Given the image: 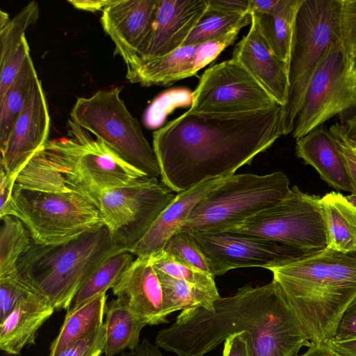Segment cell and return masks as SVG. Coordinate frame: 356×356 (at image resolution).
I'll use <instances>...</instances> for the list:
<instances>
[{
	"label": "cell",
	"instance_id": "cell-12",
	"mask_svg": "<svg viewBox=\"0 0 356 356\" xmlns=\"http://www.w3.org/2000/svg\"><path fill=\"white\" fill-rule=\"evenodd\" d=\"M175 196L158 178L145 176L104 192L98 208L113 241L129 251Z\"/></svg>",
	"mask_w": 356,
	"mask_h": 356
},
{
	"label": "cell",
	"instance_id": "cell-30",
	"mask_svg": "<svg viewBox=\"0 0 356 356\" xmlns=\"http://www.w3.org/2000/svg\"><path fill=\"white\" fill-rule=\"evenodd\" d=\"M1 220L0 277H3L17 273V264L30 248L33 240L19 218L6 216Z\"/></svg>",
	"mask_w": 356,
	"mask_h": 356
},
{
	"label": "cell",
	"instance_id": "cell-9",
	"mask_svg": "<svg viewBox=\"0 0 356 356\" xmlns=\"http://www.w3.org/2000/svg\"><path fill=\"white\" fill-rule=\"evenodd\" d=\"M115 87L76 99L71 120L94 134L112 152L149 177H161L159 163L140 124L127 109Z\"/></svg>",
	"mask_w": 356,
	"mask_h": 356
},
{
	"label": "cell",
	"instance_id": "cell-49",
	"mask_svg": "<svg viewBox=\"0 0 356 356\" xmlns=\"http://www.w3.org/2000/svg\"><path fill=\"white\" fill-rule=\"evenodd\" d=\"M330 343L342 356H356V338L341 341L332 339Z\"/></svg>",
	"mask_w": 356,
	"mask_h": 356
},
{
	"label": "cell",
	"instance_id": "cell-17",
	"mask_svg": "<svg viewBox=\"0 0 356 356\" xmlns=\"http://www.w3.org/2000/svg\"><path fill=\"white\" fill-rule=\"evenodd\" d=\"M207 7V0H158L150 31L134 65L165 56L183 46Z\"/></svg>",
	"mask_w": 356,
	"mask_h": 356
},
{
	"label": "cell",
	"instance_id": "cell-8",
	"mask_svg": "<svg viewBox=\"0 0 356 356\" xmlns=\"http://www.w3.org/2000/svg\"><path fill=\"white\" fill-rule=\"evenodd\" d=\"M342 0H302L289 67L288 102L282 107V135L291 134L309 83L330 44L341 38Z\"/></svg>",
	"mask_w": 356,
	"mask_h": 356
},
{
	"label": "cell",
	"instance_id": "cell-6",
	"mask_svg": "<svg viewBox=\"0 0 356 356\" xmlns=\"http://www.w3.org/2000/svg\"><path fill=\"white\" fill-rule=\"evenodd\" d=\"M69 127V137L48 140L31 157L43 172L88 197L97 207L104 192L147 176L71 120Z\"/></svg>",
	"mask_w": 356,
	"mask_h": 356
},
{
	"label": "cell",
	"instance_id": "cell-23",
	"mask_svg": "<svg viewBox=\"0 0 356 356\" xmlns=\"http://www.w3.org/2000/svg\"><path fill=\"white\" fill-rule=\"evenodd\" d=\"M54 311L50 301L38 293L21 298L0 321V349L9 355H19L25 346L35 343L38 331Z\"/></svg>",
	"mask_w": 356,
	"mask_h": 356
},
{
	"label": "cell",
	"instance_id": "cell-14",
	"mask_svg": "<svg viewBox=\"0 0 356 356\" xmlns=\"http://www.w3.org/2000/svg\"><path fill=\"white\" fill-rule=\"evenodd\" d=\"M191 233L213 276L222 275L238 268L261 267L270 270L306 253L256 236L229 232Z\"/></svg>",
	"mask_w": 356,
	"mask_h": 356
},
{
	"label": "cell",
	"instance_id": "cell-1",
	"mask_svg": "<svg viewBox=\"0 0 356 356\" xmlns=\"http://www.w3.org/2000/svg\"><path fill=\"white\" fill-rule=\"evenodd\" d=\"M282 106L236 113L188 110L153 133L161 181L177 193L228 177L281 136Z\"/></svg>",
	"mask_w": 356,
	"mask_h": 356
},
{
	"label": "cell",
	"instance_id": "cell-36",
	"mask_svg": "<svg viewBox=\"0 0 356 356\" xmlns=\"http://www.w3.org/2000/svg\"><path fill=\"white\" fill-rule=\"evenodd\" d=\"M163 251L205 273L212 275L203 253L191 232L177 230L168 238Z\"/></svg>",
	"mask_w": 356,
	"mask_h": 356
},
{
	"label": "cell",
	"instance_id": "cell-44",
	"mask_svg": "<svg viewBox=\"0 0 356 356\" xmlns=\"http://www.w3.org/2000/svg\"><path fill=\"white\" fill-rule=\"evenodd\" d=\"M341 138L350 146L356 147V114L342 123L335 124Z\"/></svg>",
	"mask_w": 356,
	"mask_h": 356
},
{
	"label": "cell",
	"instance_id": "cell-18",
	"mask_svg": "<svg viewBox=\"0 0 356 356\" xmlns=\"http://www.w3.org/2000/svg\"><path fill=\"white\" fill-rule=\"evenodd\" d=\"M158 0H113L100 19L105 33L115 44V52L126 65H133L154 20Z\"/></svg>",
	"mask_w": 356,
	"mask_h": 356
},
{
	"label": "cell",
	"instance_id": "cell-35",
	"mask_svg": "<svg viewBox=\"0 0 356 356\" xmlns=\"http://www.w3.org/2000/svg\"><path fill=\"white\" fill-rule=\"evenodd\" d=\"M193 98V92L184 88H176L163 92L153 102L147 112V125L152 128L159 127L175 109L191 107Z\"/></svg>",
	"mask_w": 356,
	"mask_h": 356
},
{
	"label": "cell",
	"instance_id": "cell-4",
	"mask_svg": "<svg viewBox=\"0 0 356 356\" xmlns=\"http://www.w3.org/2000/svg\"><path fill=\"white\" fill-rule=\"evenodd\" d=\"M127 249L117 245L106 225L68 242L42 245L33 241L20 258L18 276L55 310L68 309L82 286L110 257Z\"/></svg>",
	"mask_w": 356,
	"mask_h": 356
},
{
	"label": "cell",
	"instance_id": "cell-21",
	"mask_svg": "<svg viewBox=\"0 0 356 356\" xmlns=\"http://www.w3.org/2000/svg\"><path fill=\"white\" fill-rule=\"evenodd\" d=\"M226 177L209 179L177 193L146 234L129 252L136 257H152L162 251L168 238L180 228L198 202Z\"/></svg>",
	"mask_w": 356,
	"mask_h": 356
},
{
	"label": "cell",
	"instance_id": "cell-13",
	"mask_svg": "<svg viewBox=\"0 0 356 356\" xmlns=\"http://www.w3.org/2000/svg\"><path fill=\"white\" fill-rule=\"evenodd\" d=\"M193 97L188 110L195 113H245L277 104L232 58L207 69L193 91Z\"/></svg>",
	"mask_w": 356,
	"mask_h": 356
},
{
	"label": "cell",
	"instance_id": "cell-20",
	"mask_svg": "<svg viewBox=\"0 0 356 356\" xmlns=\"http://www.w3.org/2000/svg\"><path fill=\"white\" fill-rule=\"evenodd\" d=\"M118 302L150 325L166 323L163 289L149 257H136L112 288Z\"/></svg>",
	"mask_w": 356,
	"mask_h": 356
},
{
	"label": "cell",
	"instance_id": "cell-47",
	"mask_svg": "<svg viewBox=\"0 0 356 356\" xmlns=\"http://www.w3.org/2000/svg\"><path fill=\"white\" fill-rule=\"evenodd\" d=\"M300 356H342L330 344V342L312 343L306 352Z\"/></svg>",
	"mask_w": 356,
	"mask_h": 356
},
{
	"label": "cell",
	"instance_id": "cell-39",
	"mask_svg": "<svg viewBox=\"0 0 356 356\" xmlns=\"http://www.w3.org/2000/svg\"><path fill=\"white\" fill-rule=\"evenodd\" d=\"M341 38L347 51L356 58V0H342Z\"/></svg>",
	"mask_w": 356,
	"mask_h": 356
},
{
	"label": "cell",
	"instance_id": "cell-43",
	"mask_svg": "<svg viewBox=\"0 0 356 356\" xmlns=\"http://www.w3.org/2000/svg\"><path fill=\"white\" fill-rule=\"evenodd\" d=\"M207 10L211 12L225 14L248 13L249 0H207Z\"/></svg>",
	"mask_w": 356,
	"mask_h": 356
},
{
	"label": "cell",
	"instance_id": "cell-46",
	"mask_svg": "<svg viewBox=\"0 0 356 356\" xmlns=\"http://www.w3.org/2000/svg\"><path fill=\"white\" fill-rule=\"evenodd\" d=\"M120 356H163L159 347L153 345L147 339H143L138 347L129 352L123 351Z\"/></svg>",
	"mask_w": 356,
	"mask_h": 356
},
{
	"label": "cell",
	"instance_id": "cell-19",
	"mask_svg": "<svg viewBox=\"0 0 356 356\" xmlns=\"http://www.w3.org/2000/svg\"><path fill=\"white\" fill-rule=\"evenodd\" d=\"M251 17L249 31L235 47L232 58L284 107L289 92V69L273 51L257 18Z\"/></svg>",
	"mask_w": 356,
	"mask_h": 356
},
{
	"label": "cell",
	"instance_id": "cell-29",
	"mask_svg": "<svg viewBox=\"0 0 356 356\" xmlns=\"http://www.w3.org/2000/svg\"><path fill=\"white\" fill-rule=\"evenodd\" d=\"M38 77L33 60L25 59L16 79L3 97H0V150L4 152L13 127L23 109L26 97Z\"/></svg>",
	"mask_w": 356,
	"mask_h": 356
},
{
	"label": "cell",
	"instance_id": "cell-3",
	"mask_svg": "<svg viewBox=\"0 0 356 356\" xmlns=\"http://www.w3.org/2000/svg\"><path fill=\"white\" fill-rule=\"evenodd\" d=\"M270 270L310 342H330L356 298V259L325 248Z\"/></svg>",
	"mask_w": 356,
	"mask_h": 356
},
{
	"label": "cell",
	"instance_id": "cell-38",
	"mask_svg": "<svg viewBox=\"0 0 356 356\" xmlns=\"http://www.w3.org/2000/svg\"><path fill=\"white\" fill-rule=\"evenodd\" d=\"M106 330L103 325L56 356H100L104 353Z\"/></svg>",
	"mask_w": 356,
	"mask_h": 356
},
{
	"label": "cell",
	"instance_id": "cell-22",
	"mask_svg": "<svg viewBox=\"0 0 356 356\" xmlns=\"http://www.w3.org/2000/svg\"><path fill=\"white\" fill-rule=\"evenodd\" d=\"M296 156L337 191L351 192L347 166L337 142L323 125L296 140Z\"/></svg>",
	"mask_w": 356,
	"mask_h": 356
},
{
	"label": "cell",
	"instance_id": "cell-15",
	"mask_svg": "<svg viewBox=\"0 0 356 356\" xmlns=\"http://www.w3.org/2000/svg\"><path fill=\"white\" fill-rule=\"evenodd\" d=\"M49 109L38 76L1 154V167L9 179L15 181L22 168L49 140Z\"/></svg>",
	"mask_w": 356,
	"mask_h": 356
},
{
	"label": "cell",
	"instance_id": "cell-5",
	"mask_svg": "<svg viewBox=\"0 0 356 356\" xmlns=\"http://www.w3.org/2000/svg\"><path fill=\"white\" fill-rule=\"evenodd\" d=\"M13 216L38 245L61 244L104 225L100 211L88 197L60 181L17 177L0 218Z\"/></svg>",
	"mask_w": 356,
	"mask_h": 356
},
{
	"label": "cell",
	"instance_id": "cell-42",
	"mask_svg": "<svg viewBox=\"0 0 356 356\" xmlns=\"http://www.w3.org/2000/svg\"><path fill=\"white\" fill-rule=\"evenodd\" d=\"M250 334L242 332L229 337L224 343L222 356H250Z\"/></svg>",
	"mask_w": 356,
	"mask_h": 356
},
{
	"label": "cell",
	"instance_id": "cell-50",
	"mask_svg": "<svg viewBox=\"0 0 356 356\" xmlns=\"http://www.w3.org/2000/svg\"><path fill=\"white\" fill-rule=\"evenodd\" d=\"M350 255L356 259V251L353 253L350 254Z\"/></svg>",
	"mask_w": 356,
	"mask_h": 356
},
{
	"label": "cell",
	"instance_id": "cell-41",
	"mask_svg": "<svg viewBox=\"0 0 356 356\" xmlns=\"http://www.w3.org/2000/svg\"><path fill=\"white\" fill-rule=\"evenodd\" d=\"M356 338V298L344 312L333 339L348 340Z\"/></svg>",
	"mask_w": 356,
	"mask_h": 356
},
{
	"label": "cell",
	"instance_id": "cell-11",
	"mask_svg": "<svg viewBox=\"0 0 356 356\" xmlns=\"http://www.w3.org/2000/svg\"><path fill=\"white\" fill-rule=\"evenodd\" d=\"M350 111L356 114V58L339 38L329 46L309 83L292 136L297 140Z\"/></svg>",
	"mask_w": 356,
	"mask_h": 356
},
{
	"label": "cell",
	"instance_id": "cell-25",
	"mask_svg": "<svg viewBox=\"0 0 356 356\" xmlns=\"http://www.w3.org/2000/svg\"><path fill=\"white\" fill-rule=\"evenodd\" d=\"M106 299V294L102 293L74 309L67 310L58 334L51 343L49 356H56L70 346L99 330L104 324Z\"/></svg>",
	"mask_w": 356,
	"mask_h": 356
},
{
	"label": "cell",
	"instance_id": "cell-7",
	"mask_svg": "<svg viewBox=\"0 0 356 356\" xmlns=\"http://www.w3.org/2000/svg\"><path fill=\"white\" fill-rule=\"evenodd\" d=\"M289 184L282 171L227 177L198 202L179 229L223 232L276 204L289 191Z\"/></svg>",
	"mask_w": 356,
	"mask_h": 356
},
{
	"label": "cell",
	"instance_id": "cell-37",
	"mask_svg": "<svg viewBox=\"0 0 356 356\" xmlns=\"http://www.w3.org/2000/svg\"><path fill=\"white\" fill-rule=\"evenodd\" d=\"M35 293L17 275L0 277V321L12 311L23 297Z\"/></svg>",
	"mask_w": 356,
	"mask_h": 356
},
{
	"label": "cell",
	"instance_id": "cell-48",
	"mask_svg": "<svg viewBox=\"0 0 356 356\" xmlns=\"http://www.w3.org/2000/svg\"><path fill=\"white\" fill-rule=\"evenodd\" d=\"M113 0H68L74 8L90 12L103 10Z\"/></svg>",
	"mask_w": 356,
	"mask_h": 356
},
{
	"label": "cell",
	"instance_id": "cell-40",
	"mask_svg": "<svg viewBox=\"0 0 356 356\" xmlns=\"http://www.w3.org/2000/svg\"><path fill=\"white\" fill-rule=\"evenodd\" d=\"M335 138L345 160L351 184V193L356 197V154L353 148L341 138L334 124L329 129Z\"/></svg>",
	"mask_w": 356,
	"mask_h": 356
},
{
	"label": "cell",
	"instance_id": "cell-28",
	"mask_svg": "<svg viewBox=\"0 0 356 356\" xmlns=\"http://www.w3.org/2000/svg\"><path fill=\"white\" fill-rule=\"evenodd\" d=\"M156 271L163 289V314L166 317L174 312L191 308L202 307L211 312L215 301L221 298L218 290L203 288Z\"/></svg>",
	"mask_w": 356,
	"mask_h": 356
},
{
	"label": "cell",
	"instance_id": "cell-10",
	"mask_svg": "<svg viewBox=\"0 0 356 356\" xmlns=\"http://www.w3.org/2000/svg\"><path fill=\"white\" fill-rule=\"evenodd\" d=\"M223 232L256 236L306 253L327 248L321 197L296 186L272 207Z\"/></svg>",
	"mask_w": 356,
	"mask_h": 356
},
{
	"label": "cell",
	"instance_id": "cell-45",
	"mask_svg": "<svg viewBox=\"0 0 356 356\" xmlns=\"http://www.w3.org/2000/svg\"><path fill=\"white\" fill-rule=\"evenodd\" d=\"M280 0H249L248 13L250 15H261L271 13Z\"/></svg>",
	"mask_w": 356,
	"mask_h": 356
},
{
	"label": "cell",
	"instance_id": "cell-26",
	"mask_svg": "<svg viewBox=\"0 0 356 356\" xmlns=\"http://www.w3.org/2000/svg\"><path fill=\"white\" fill-rule=\"evenodd\" d=\"M105 356H115L125 349L134 350L140 344V334L148 322L121 305L115 298L106 305Z\"/></svg>",
	"mask_w": 356,
	"mask_h": 356
},
{
	"label": "cell",
	"instance_id": "cell-24",
	"mask_svg": "<svg viewBox=\"0 0 356 356\" xmlns=\"http://www.w3.org/2000/svg\"><path fill=\"white\" fill-rule=\"evenodd\" d=\"M327 248L344 254L356 251V204L339 192L321 197Z\"/></svg>",
	"mask_w": 356,
	"mask_h": 356
},
{
	"label": "cell",
	"instance_id": "cell-2",
	"mask_svg": "<svg viewBox=\"0 0 356 356\" xmlns=\"http://www.w3.org/2000/svg\"><path fill=\"white\" fill-rule=\"evenodd\" d=\"M250 334V356H296L309 338L278 283L248 284L232 296L215 301L210 312L184 309L160 330L155 345L177 356H204L229 337Z\"/></svg>",
	"mask_w": 356,
	"mask_h": 356
},
{
	"label": "cell",
	"instance_id": "cell-32",
	"mask_svg": "<svg viewBox=\"0 0 356 356\" xmlns=\"http://www.w3.org/2000/svg\"><path fill=\"white\" fill-rule=\"evenodd\" d=\"M36 1L26 5L13 18L0 24V65L16 54L26 43V30L39 19Z\"/></svg>",
	"mask_w": 356,
	"mask_h": 356
},
{
	"label": "cell",
	"instance_id": "cell-27",
	"mask_svg": "<svg viewBox=\"0 0 356 356\" xmlns=\"http://www.w3.org/2000/svg\"><path fill=\"white\" fill-rule=\"evenodd\" d=\"M302 2V0H280L271 13L253 15L273 51L288 69L296 17Z\"/></svg>",
	"mask_w": 356,
	"mask_h": 356
},
{
	"label": "cell",
	"instance_id": "cell-31",
	"mask_svg": "<svg viewBox=\"0 0 356 356\" xmlns=\"http://www.w3.org/2000/svg\"><path fill=\"white\" fill-rule=\"evenodd\" d=\"M134 256L129 251H124L106 260L79 290L68 309H74L112 289L135 259Z\"/></svg>",
	"mask_w": 356,
	"mask_h": 356
},
{
	"label": "cell",
	"instance_id": "cell-51",
	"mask_svg": "<svg viewBox=\"0 0 356 356\" xmlns=\"http://www.w3.org/2000/svg\"><path fill=\"white\" fill-rule=\"evenodd\" d=\"M350 147L353 148V149L354 150V152H355V154H356V147H355V146H350Z\"/></svg>",
	"mask_w": 356,
	"mask_h": 356
},
{
	"label": "cell",
	"instance_id": "cell-33",
	"mask_svg": "<svg viewBox=\"0 0 356 356\" xmlns=\"http://www.w3.org/2000/svg\"><path fill=\"white\" fill-rule=\"evenodd\" d=\"M248 13L225 14L207 10L204 15L193 29L184 45H195L221 37L236 29L251 24ZM183 45V46H184Z\"/></svg>",
	"mask_w": 356,
	"mask_h": 356
},
{
	"label": "cell",
	"instance_id": "cell-16",
	"mask_svg": "<svg viewBox=\"0 0 356 356\" xmlns=\"http://www.w3.org/2000/svg\"><path fill=\"white\" fill-rule=\"evenodd\" d=\"M227 47L222 38L184 45L161 57L142 60L127 67V79L143 86H163L195 75Z\"/></svg>",
	"mask_w": 356,
	"mask_h": 356
},
{
	"label": "cell",
	"instance_id": "cell-34",
	"mask_svg": "<svg viewBox=\"0 0 356 356\" xmlns=\"http://www.w3.org/2000/svg\"><path fill=\"white\" fill-rule=\"evenodd\" d=\"M149 258L156 270L203 288L218 290L212 275L205 273L163 250Z\"/></svg>",
	"mask_w": 356,
	"mask_h": 356
}]
</instances>
